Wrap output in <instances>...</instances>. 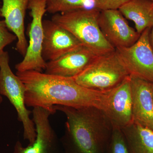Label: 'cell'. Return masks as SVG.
Instances as JSON below:
<instances>
[{"instance_id":"6da1fadb","label":"cell","mask_w":153,"mask_h":153,"mask_svg":"<svg viewBox=\"0 0 153 153\" xmlns=\"http://www.w3.org/2000/svg\"><path fill=\"white\" fill-rule=\"evenodd\" d=\"M17 76L25 88L27 107H41L54 114L56 105L73 108L94 107L105 111L108 91L91 90L77 84L72 77H64L36 71L19 72Z\"/></svg>"},{"instance_id":"7a4b0ae2","label":"cell","mask_w":153,"mask_h":153,"mask_svg":"<svg viewBox=\"0 0 153 153\" xmlns=\"http://www.w3.org/2000/svg\"><path fill=\"white\" fill-rule=\"evenodd\" d=\"M54 108L66 117L60 140L63 153H106L113 126L103 111L94 107Z\"/></svg>"},{"instance_id":"3957f363","label":"cell","mask_w":153,"mask_h":153,"mask_svg":"<svg viewBox=\"0 0 153 153\" xmlns=\"http://www.w3.org/2000/svg\"><path fill=\"white\" fill-rule=\"evenodd\" d=\"M100 11L94 8L77 9L53 15L52 20L72 34L84 47L97 55L115 50L106 41L98 24Z\"/></svg>"},{"instance_id":"277c9868","label":"cell","mask_w":153,"mask_h":153,"mask_svg":"<svg viewBox=\"0 0 153 153\" xmlns=\"http://www.w3.org/2000/svg\"><path fill=\"white\" fill-rule=\"evenodd\" d=\"M129 75L115 49L99 55L84 71L72 78L82 87L105 92L116 87Z\"/></svg>"},{"instance_id":"5b68a950","label":"cell","mask_w":153,"mask_h":153,"mask_svg":"<svg viewBox=\"0 0 153 153\" xmlns=\"http://www.w3.org/2000/svg\"><path fill=\"white\" fill-rule=\"evenodd\" d=\"M8 52L0 54V94L6 97L14 107L18 120L23 125L24 139L33 143L36 140L35 124L30 117L32 112L28 110L25 104L26 88L16 74L11 70Z\"/></svg>"},{"instance_id":"8992f818","label":"cell","mask_w":153,"mask_h":153,"mask_svg":"<svg viewBox=\"0 0 153 153\" xmlns=\"http://www.w3.org/2000/svg\"><path fill=\"white\" fill-rule=\"evenodd\" d=\"M47 0H30L28 9L32 18L28 35L29 43L24 59L15 66L17 71H36L42 72L47 62L42 57L44 33L43 18L46 12Z\"/></svg>"},{"instance_id":"52a82bcc","label":"cell","mask_w":153,"mask_h":153,"mask_svg":"<svg viewBox=\"0 0 153 153\" xmlns=\"http://www.w3.org/2000/svg\"><path fill=\"white\" fill-rule=\"evenodd\" d=\"M150 30H145L130 47L115 49L130 74L153 83V50L150 42Z\"/></svg>"},{"instance_id":"ba28073f","label":"cell","mask_w":153,"mask_h":153,"mask_svg":"<svg viewBox=\"0 0 153 153\" xmlns=\"http://www.w3.org/2000/svg\"><path fill=\"white\" fill-rule=\"evenodd\" d=\"M33 120L36 132V140L32 144L24 147L18 141L13 153H63L60 140L49 121L52 113L41 107L33 108Z\"/></svg>"},{"instance_id":"9c48e42d","label":"cell","mask_w":153,"mask_h":153,"mask_svg":"<svg viewBox=\"0 0 153 153\" xmlns=\"http://www.w3.org/2000/svg\"><path fill=\"white\" fill-rule=\"evenodd\" d=\"M98 24L104 38L115 49L130 47L140 36L119 10L100 11Z\"/></svg>"},{"instance_id":"30bf717a","label":"cell","mask_w":153,"mask_h":153,"mask_svg":"<svg viewBox=\"0 0 153 153\" xmlns=\"http://www.w3.org/2000/svg\"><path fill=\"white\" fill-rule=\"evenodd\" d=\"M44 37L42 57L53 61L83 46L72 34L52 20L43 22Z\"/></svg>"},{"instance_id":"8fae6325","label":"cell","mask_w":153,"mask_h":153,"mask_svg":"<svg viewBox=\"0 0 153 153\" xmlns=\"http://www.w3.org/2000/svg\"><path fill=\"white\" fill-rule=\"evenodd\" d=\"M134 123L153 131V83L130 74Z\"/></svg>"},{"instance_id":"7c38bea8","label":"cell","mask_w":153,"mask_h":153,"mask_svg":"<svg viewBox=\"0 0 153 153\" xmlns=\"http://www.w3.org/2000/svg\"><path fill=\"white\" fill-rule=\"evenodd\" d=\"M104 112L113 127L121 129L134 122L129 76L109 91L107 105Z\"/></svg>"},{"instance_id":"4fadbf2b","label":"cell","mask_w":153,"mask_h":153,"mask_svg":"<svg viewBox=\"0 0 153 153\" xmlns=\"http://www.w3.org/2000/svg\"><path fill=\"white\" fill-rule=\"evenodd\" d=\"M98 56L91 49L82 46L57 60L47 62L45 73L73 77L84 71Z\"/></svg>"},{"instance_id":"5bb4252c","label":"cell","mask_w":153,"mask_h":153,"mask_svg":"<svg viewBox=\"0 0 153 153\" xmlns=\"http://www.w3.org/2000/svg\"><path fill=\"white\" fill-rule=\"evenodd\" d=\"M2 1V5L0 8L1 17L4 18L9 30L17 37V51L25 56L28 46L25 35V17L30 0Z\"/></svg>"},{"instance_id":"9a60e30c","label":"cell","mask_w":153,"mask_h":153,"mask_svg":"<svg viewBox=\"0 0 153 153\" xmlns=\"http://www.w3.org/2000/svg\"><path fill=\"white\" fill-rule=\"evenodd\" d=\"M119 10L126 19L134 22L140 35L153 26V2L151 0H130Z\"/></svg>"},{"instance_id":"2e32d148","label":"cell","mask_w":153,"mask_h":153,"mask_svg":"<svg viewBox=\"0 0 153 153\" xmlns=\"http://www.w3.org/2000/svg\"><path fill=\"white\" fill-rule=\"evenodd\" d=\"M130 153H153V131L133 123L121 128Z\"/></svg>"},{"instance_id":"e0dca14e","label":"cell","mask_w":153,"mask_h":153,"mask_svg":"<svg viewBox=\"0 0 153 153\" xmlns=\"http://www.w3.org/2000/svg\"><path fill=\"white\" fill-rule=\"evenodd\" d=\"M90 0H47L46 10L49 13L56 14L88 8Z\"/></svg>"},{"instance_id":"ac0fdd59","label":"cell","mask_w":153,"mask_h":153,"mask_svg":"<svg viewBox=\"0 0 153 153\" xmlns=\"http://www.w3.org/2000/svg\"><path fill=\"white\" fill-rule=\"evenodd\" d=\"M106 153H130L121 129L113 127Z\"/></svg>"},{"instance_id":"d6986e66","label":"cell","mask_w":153,"mask_h":153,"mask_svg":"<svg viewBox=\"0 0 153 153\" xmlns=\"http://www.w3.org/2000/svg\"><path fill=\"white\" fill-rule=\"evenodd\" d=\"M94 8L100 11L119 10L130 0H91Z\"/></svg>"},{"instance_id":"ffe728a7","label":"cell","mask_w":153,"mask_h":153,"mask_svg":"<svg viewBox=\"0 0 153 153\" xmlns=\"http://www.w3.org/2000/svg\"><path fill=\"white\" fill-rule=\"evenodd\" d=\"M17 40V37L12 34L7 27L4 20H0V54L4 52L5 47Z\"/></svg>"},{"instance_id":"44dd1931","label":"cell","mask_w":153,"mask_h":153,"mask_svg":"<svg viewBox=\"0 0 153 153\" xmlns=\"http://www.w3.org/2000/svg\"><path fill=\"white\" fill-rule=\"evenodd\" d=\"M149 40L153 50V26L150 28L149 32Z\"/></svg>"},{"instance_id":"7402d4cb","label":"cell","mask_w":153,"mask_h":153,"mask_svg":"<svg viewBox=\"0 0 153 153\" xmlns=\"http://www.w3.org/2000/svg\"><path fill=\"white\" fill-rule=\"evenodd\" d=\"M2 97L1 96V94H0V104H1V102H2Z\"/></svg>"},{"instance_id":"603a6c76","label":"cell","mask_w":153,"mask_h":153,"mask_svg":"<svg viewBox=\"0 0 153 153\" xmlns=\"http://www.w3.org/2000/svg\"><path fill=\"white\" fill-rule=\"evenodd\" d=\"M1 3L0 2V8H1ZM0 17H1V12H0Z\"/></svg>"},{"instance_id":"cb8c5ba5","label":"cell","mask_w":153,"mask_h":153,"mask_svg":"<svg viewBox=\"0 0 153 153\" xmlns=\"http://www.w3.org/2000/svg\"><path fill=\"white\" fill-rule=\"evenodd\" d=\"M151 1H153V0H151Z\"/></svg>"}]
</instances>
